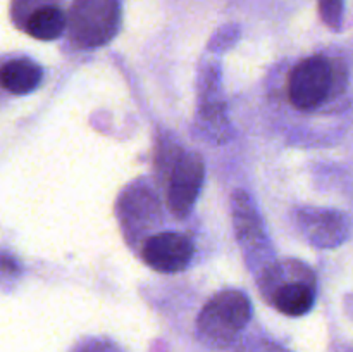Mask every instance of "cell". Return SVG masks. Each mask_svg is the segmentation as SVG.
Masks as SVG:
<instances>
[{
    "instance_id": "cell-1",
    "label": "cell",
    "mask_w": 353,
    "mask_h": 352,
    "mask_svg": "<svg viewBox=\"0 0 353 352\" xmlns=\"http://www.w3.org/2000/svg\"><path fill=\"white\" fill-rule=\"evenodd\" d=\"M252 317V302L240 290L216 293L200 311L196 331L200 340L212 349H223L247 326Z\"/></svg>"
},
{
    "instance_id": "cell-2",
    "label": "cell",
    "mask_w": 353,
    "mask_h": 352,
    "mask_svg": "<svg viewBox=\"0 0 353 352\" xmlns=\"http://www.w3.org/2000/svg\"><path fill=\"white\" fill-rule=\"evenodd\" d=\"M265 285L272 286L271 300L279 313L299 317L316 304V276L305 264L290 261L265 269Z\"/></svg>"
},
{
    "instance_id": "cell-3",
    "label": "cell",
    "mask_w": 353,
    "mask_h": 352,
    "mask_svg": "<svg viewBox=\"0 0 353 352\" xmlns=\"http://www.w3.org/2000/svg\"><path fill=\"white\" fill-rule=\"evenodd\" d=\"M121 26L119 0H74L68 14L71 38L83 48L109 43Z\"/></svg>"
},
{
    "instance_id": "cell-4",
    "label": "cell",
    "mask_w": 353,
    "mask_h": 352,
    "mask_svg": "<svg viewBox=\"0 0 353 352\" xmlns=\"http://www.w3.org/2000/svg\"><path fill=\"white\" fill-rule=\"evenodd\" d=\"M333 86V66L323 55L300 62L288 81L290 100L300 110H312L327 99Z\"/></svg>"
},
{
    "instance_id": "cell-5",
    "label": "cell",
    "mask_w": 353,
    "mask_h": 352,
    "mask_svg": "<svg viewBox=\"0 0 353 352\" xmlns=\"http://www.w3.org/2000/svg\"><path fill=\"white\" fill-rule=\"evenodd\" d=\"M205 178V166L199 154H183L174 162L168 185V206L179 219L193 211Z\"/></svg>"
},
{
    "instance_id": "cell-6",
    "label": "cell",
    "mask_w": 353,
    "mask_h": 352,
    "mask_svg": "<svg viewBox=\"0 0 353 352\" xmlns=\"http://www.w3.org/2000/svg\"><path fill=\"white\" fill-rule=\"evenodd\" d=\"M141 255L155 271L179 273L188 268L193 257V245L185 235L164 231L148 238Z\"/></svg>"
},
{
    "instance_id": "cell-7",
    "label": "cell",
    "mask_w": 353,
    "mask_h": 352,
    "mask_svg": "<svg viewBox=\"0 0 353 352\" xmlns=\"http://www.w3.org/2000/svg\"><path fill=\"white\" fill-rule=\"evenodd\" d=\"M299 224L307 240L316 247H336L348 237V219L345 214L330 209L305 207L299 211Z\"/></svg>"
},
{
    "instance_id": "cell-8",
    "label": "cell",
    "mask_w": 353,
    "mask_h": 352,
    "mask_svg": "<svg viewBox=\"0 0 353 352\" xmlns=\"http://www.w3.org/2000/svg\"><path fill=\"white\" fill-rule=\"evenodd\" d=\"M43 69L28 57L10 59L0 68V86L12 95H26L40 86Z\"/></svg>"
},
{
    "instance_id": "cell-9",
    "label": "cell",
    "mask_w": 353,
    "mask_h": 352,
    "mask_svg": "<svg viewBox=\"0 0 353 352\" xmlns=\"http://www.w3.org/2000/svg\"><path fill=\"white\" fill-rule=\"evenodd\" d=\"M234 223H236L241 244H243V247H247L248 255L257 252L259 248L262 252L268 247L265 233L262 230V223L259 219L254 202L250 200V197L241 192L234 195Z\"/></svg>"
},
{
    "instance_id": "cell-10",
    "label": "cell",
    "mask_w": 353,
    "mask_h": 352,
    "mask_svg": "<svg viewBox=\"0 0 353 352\" xmlns=\"http://www.w3.org/2000/svg\"><path fill=\"white\" fill-rule=\"evenodd\" d=\"M30 37L37 38L41 41H52L57 40L68 28V14L57 6V3H50L41 9L34 10L23 26Z\"/></svg>"
},
{
    "instance_id": "cell-11",
    "label": "cell",
    "mask_w": 353,
    "mask_h": 352,
    "mask_svg": "<svg viewBox=\"0 0 353 352\" xmlns=\"http://www.w3.org/2000/svg\"><path fill=\"white\" fill-rule=\"evenodd\" d=\"M345 0H319V12L324 23L333 30H340L343 21Z\"/></svg>"
},
{
    "instance_id": "cell-12",
    "label": "cell",
    "mask_w": 353,
    "mask_h": 352,
    "mask_svg": "<svg viewBox=\"0 0 353 352\" xmlns=\"http://www.w3.org/2000/svg\"><path fill=\"white\" fill-rule=\"evenodd\" d=\"M50 3H57V0H12V17L17 26H23L24 21L34 12Z\"/></svg>"
},
{
    "instance_id": "cell-13",
    "label": "cell",
    "mask_w": 353,
    "mask_h": 352,
    "mask_svg": "<svg viewBox=\"0 0 353 352\" xmlns=\"http://www.w3.org/2000/svg\"><path fill=\"white\" fill-rule=\"evenodd\" d=\"M0 271L10 273V275H17V273L21 271V268L12 255L0 252Z\"/></svg>"
}]
</instances>
